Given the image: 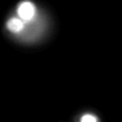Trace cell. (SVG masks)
Instances as JSON below:
<instances>
[{
    "mask_svg": "<svg viewBox=\"0 0 122 122\" xmlns=\"http://www.w3.org/2000/svg\"><path fill=\"white\" fill-rule=\"evenodd\" d=\"M97 121V117H93L91 115H86L81 118V122H95Z\"/></svg>",
    "mask_w": 122,
    "mask_h": 122,
    "instance_id": "cell-3",
    "label": "cell"
},
{
    "mask_svg": "<svg viewBox=\"0 0 122 122\" xmlns=\"http://www.w3.org/2000/svg\"><path fill=\"white\" fill-rule=\"evenodd\" d=\"M18 15L20 16V18L25 19V20H30L34 15L33 4L29 1L23 2L18 8Z\"/></svg>",
    "mask_w": 122,
    "mask_h": 122,
    "instance_id": "cell-1",
    "label": "cell"
},
{
    "mask_svg": "<svg viewBox=\"0 0 122 122\" xmlns=\"http://www.w3.org/2000/svg\"><path fill=\"white\" fill-rule=\"evenodd\" d=\"M23 21L19 20L17 18H12L11 20H9L8 23V29L11 30L12 32H19L23 30Z\"/></svg>",
    "mask_w": 122,
    "mask_h": 122,
    "instance_id": "cell-2",
    "label": "cell"
}]
</instances>
